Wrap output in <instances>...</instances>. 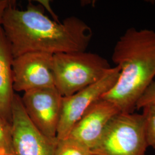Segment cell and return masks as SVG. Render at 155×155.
I'll return each mask as SVG.
<instances>
[{
	"mask_svg": "<svg viewBox=\"0 0 155 155\" xmlns=\"http://www.w3.org/2000/svg\"><path fill=\"white\" fill-rule=\"evenodd\" d=\"M1 25L14 58L31 52L54 55L86 51L93 36L91 28L77 17H67L62 22L51 20L31 2L26 9L20 10L14 1L4 12Z\"/></svg>",
	"mask_w": 155,
	"mask_h": 155,
	"instance_id": "1",
	"label": "cell"
},
{
	"mask_svg": "<svg viewBox=\"0 0 155 155\" xmlns=\"http://www.w3.org/2000/svg\"><path fill=\"white\" fill-rule=\"evenodd\" d=\"M111 59L120 69L116 83L101 98L131 113L155 77V31L129 28L114 46Z\"/></svg>",
	"mask_w": 155,
	"mask_h": 155,
	"instance_id": "2",
	"label": "cell"
},
{
	"mask_svg": "<svg viewBox=\"0 0 155 155\" xmlns=\"http://www.w3.org/2000/svg\"><path fill=\"white\" fill-rule=\"evenodd\" d=\"M112 67L98 54L83 52L53 55L52 69L56 89L68 97L98 81Z\"/></svg>",
	"mask_w": 155,
	"mask_h": 155,
	"instance_id": "3",
	"label": "cell"
},
{
	"mask_svg": "<svg viewBox=\"0 0 155 155\" xmlns=\"http://www.w3.org/2000/svg\"><path fill=\"white\" fill-rule=\"evenodd\" d=\"M148 147L143 115L119 113L111 119L91 152L93 155H145Z\"/></svg>",
	"mask_w": 155,
	"mask_h": 155,
	"instance_id": "4",
	"label": "cell"
},
{
	"mask_svg": "<svg viewBox=\"0 0 155 155\" xmlns=\"http://www.w3.org/2000/svg\"><path fill=\"white\" fill-rule=\"evenodd\" d=\"M119 74L118 67H111L97 82L71 95L63 97L56 139L61 140L68 137L74 126L86 110L114 86Z\"/></svg>",
	"mask_w": 155,
	"mask_h": 155,
	"instance_id": "5",
	"label": "cell"
},
{
	"mask_svg": "<svg viewBox=\"0 0 155 155\" xmlns=\"http://www.w3.org/2000/svg\"><path fill=\"white\" fill-rule=\"evenodd\" d=\"M12 118L15 155H55L57 139L46 136L33 125L18 94L13 97Z\"/></svg>",
	"mask_w": 155,
	"mask_h": 155,
	"instance_id": "6",
	"label": "cell"
},
{
	"mask_svg": "<svg viewBox=\"0 0 155 155\" xmlns=\"http://www.w3.org/2000/svg\"><path fill=\"white\" fill-rule=\"evenodd\" d=\"M22 105L33 125L46 136L56 138L63 97L55 87L34 89L21 97Z\"/></svg>",
	"mask_w": 155,
	"mask_h": 155,
	"instance_id": "7",
	"label": "cell"
},
{
	"mask_svg": "<svg viewBox=\"0 0 155 155\" xmlns=\"http://www.w3.org/2000/svg\"><path fill=\"white\" fill-rule=\"evenodd\" d=\"M53 55L31 52L13 59V89L26 92L34 89L55 87L52 69Z\"/></svg>",
	"mask_w": 155,
	"mask_h": 155,
	"instance_id": "8",
	"label": "cell"
},
{
	"mask_svg": "<svg viewBox=\"0 0 155 155\" xmlns=\"http://www.w3.org/2000/svg\"><path fill=\"white\" fill-rule=\"evenodd\" d=\"M121 113L116 106L100 98L94 102L74 126L68 137L91 150L98 143L111 119Z\"/></svg>",
	"mask_w": 155,
	"mask_h": 155,
	"instance_id": "9",
	"label": "cell"
},
{
	"mask_svg": "<svg viewBox=\"0 0 155 155\" xmlns=\"http://www.w3.org/2000/svg\"><path fill=\"white\" fill-rule=\"evenodd\" d=\"M11 47L0 25V117L12 125V107L15 91Z\"/></svg>",
	"mask_w": 155,
	"mask_h": 155,
	"instance_id": "10",
	"label": "cell"
},
{
	"mask_svg": "<svg viewBox=\"0 0 155 155\" xmlns=\"http://www.w3.org/2000/svg\"><path fill=\"white\" fill-rule=\"evenodd\" d=\"M55 155H93L88 148L71 137L58 140Z\"/></svg>",
	"mask_w": 155,
	"mask_h": 155,
	"instance_id": "11",
	"label": "cell"
},
{
	"mask_svg": "<svg viewBox=\"0 0 155 155\" xmlns=\"http://www.w3.org/2000/svg\"><path fill=\"white\" fill-rule=\"evenodd\" d=\"M145 138L148 146L155 150V103L143 108Z\"/></svg>",
	"mask_w": 155,
	"mask_h": 155,
	"instance_id": "12",
	"label": "cell"
},
{
	"mask_svg": "<svg viewBox=\"0 0 155 155\" xmlns=\"http://www.w3.org/2000/svg\"><path fill=\"white\" fill-rule=\"evenodd\" d=\"M0 155H15L12 125L0 117Z\"/></svg>",
	"mask_w": 155,
	"mask_h": 155,
	"instance_id": "13",
	"label": "cell"
},
{
	"mask_svg": "<svg viewBox=\"0 0 155 155\" xmlns=\"http://www.w3.org/2000/svg\"><path fill=\"white\" fill-rule=\"evenodd\" d=\"M154 103H155V81L150 83L149 87L140 98L136 105V109H143L144 107Z\"/></svg>",
	"mask_w": 155,
	"mask_h": 155,
	"instance_id": "14",
	"label": "cell"
},
{
	"mask_svg": "<svg viewBox=\"0 0 155 155\" xmlns=\"http://www.w3.org/2000/svg\"><path fill=\"white\" fill-rule=\"evenodd\" d=\"M14 1L12 0H0V25H1L2 17L6 9Z\"/></svg>",
	"mask_w": 155,
	"mask_h": 155,
	"instance_id": "15",
	"label": "cell"
},
{
	"mask_svg": "<svg viewBox=\"0 0 155 155\" xmlns=\"http://www.w3.org/2000/svg\"><path fill=\"white\" fill-rule=\"evenodd\" d=\"M39 2L41 4V5L43 7H45L48 12H50V14L54 17V20L55 21H59L58 17L56 16L55 13L52 12L51 9V6L50 5V2L48 1H39Z\"/></svg>",
	"mask_w": 155,
	"mask_h": 155,
	"instance_id": "16",
	"label": "cell"
}]
</instances>
